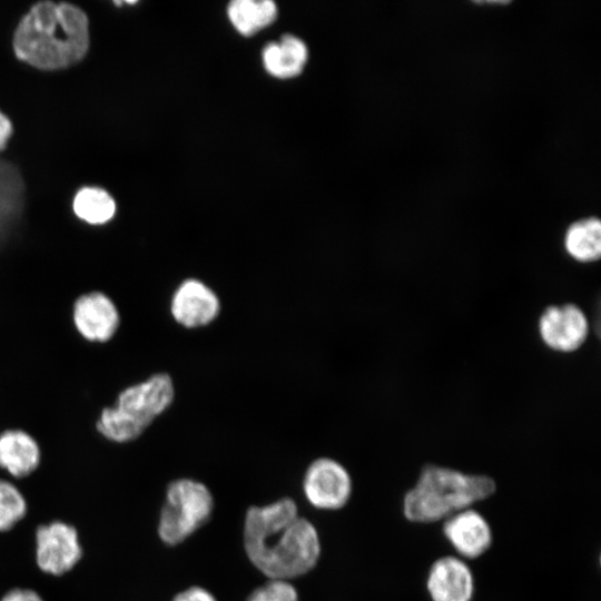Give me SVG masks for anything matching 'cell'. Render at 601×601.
I'll return each instance as SVG.
<instances>
[{"label": "cell", "instance_id": "20", "mask_svg": "<svg viewBox=\"0 0 601 601\" xmlns=\"http://www.w3.org/2000/svg\"><path fill=\"white\" fill-rule=\"evenodd\" d=\"M173 601H216V599L204 588L190 587L176 594Z\"/></svg>", "mask_w": 601, "mask_h": 601}, {"label": "cell", "instance_id": "22", "mask_svg": "<svg viewBox=\"0 0 601 601\" xmlns=\"http://www.w3.org/2000/svg\"><path fill=\"white\" fill-rule=\"evenodd\" d=\"M11 134H12L11 121L8 119L7 116H4L0 111V151L4 148Z\"/></svg>", "mask_w": 601, "mask_h": 601}, {"label": "cell", "instance_id": "14", "mask_svg": "<svg viewBox=\"0 0 601 601\" xmlns=\"http://www.w3.org/2000/svg\"><path fill=\"white\" fill-rule=\"evenodd\" d=\"M308 59V50L299 38L286 35L263 49V63L275 78L288 79L298 76Z\"/></svg>", "mask_w": 601, "mask_h": 601}, {"label": "cell", "instance_id": "21", "mask_svg": "<svg viewBox=\"0 0 601 601\" xmlns=\"http://www.w3.org/2000/svg\"><path fill=\"white\" fill-rule=\"evenodd\" d=\"M0 601H43V599L35 590L14 588L8 591Z\"/></svg>", "mask_w": 601, "mask_h": 601}, {"label": "cell", "instance_id": "11", "mask_svg": "<svg viewBox=\"0 0 601 601\" xmlns=\"http://www.w3.org/2000/svg\"><path fill=\"white\" fill-rule=\"evenodd\" d=\"M426 590L432 601H471L474 577L460 558L446 555L435 560L427 573Z\"/></svg>", "mask_w": 601, "mask_h": 601}, {"label": "cell", "instance_id": "10", "mask_svg": "<svg viewBox=\"0 0 601 601\" xmlns=\"http://www.w3.org/2000/svg\"><path fill=\"white\" fill-rule=\"evenodd\" d=\"M176 323L189 329L205 327L220 313L216 292L198 278H186L175 288L169 304Z\"/></svg>", "mask_w": 601, "mask_h": 601}, {"label": "cell", "instance_id": "19", "mask_svg": "<svg viewBox=\"0 0 601 601\" xmlns=\"http://www.w3.org/2000/svg\"><path fill=\"white\" fill-rule=\"evenodd\" d=\"M247 601H298L294 585L286 580H269L255 589Z\"/></svg>", "mask_w": 601, "mask_h": 601}, {"label": "cell", "instance_id": "6", "mask_svg": "<svg viewBox=\"0 0 601 601\" xmlns=\"http://www.w3.org/2000/svg\"><path fill=\"white\" fill-rule=\"evenodd\" d=\"M585 312L575 303L548 305L539 315L538 334L545 347L559 354L581 349L590 336Z\"/></svg>", "mask_w": 601, "mask_h": 601}, {"label": "cell", "instance_id": "18", "mask_svg": "<svg viewBox=\"0 0 601 601\" xmlns=\"http://www.w3.org/2000/svg\"><path fill=\"white\" fill-rule=\"evenodd\" d=\"M27 502L11 482L0 479V532L11 530L27 513Z\"/></svg>", "mask_w": 601, "mask_h": 601}, {"label": "cell", "instance_id": "16", "mask_svg": "<svg viewBox=\"0 0 601 601\" xmlns=\"http://www.w3.org/2000/svg\"><path fill=\"white\" fill-rule=\"evenodd\" d=\"M227 14L239 33L252 36L274 22L277 7L270 0H235L228 4Z\"/></svg>", "mask_w": 601, "mask_h": 601}, {"label": "cell", "instance_id": "5", "mask_svg": "<svg viewBox=\"0 0 601 601\" xmlns=\"http://www.w3.org/2000/svg\"><path fill=\"white\" fill-rule=\"evenodd\" d=\"M213 508V495L205 484L190 479L173 481L160 512V539L170 545L183 542L207 522Z\"/></svg>", "mask_w": 601, "mask_h": 601}, {"label": "cell", "instance_id": "4", "mask_svg": "<svg viewBox=\"0 0 601 601\" xmlns=\"http://www.w3.org/2000/svg\"><path fill=\"white\" fill-rule=\"evenodd\" d=\"M174 398L175 385L170 375L155 373L122 388L111 405L102 407L96 430L110 442H131L169 408Z\"/></svg>", "mask_w": 601, "mask_h": 601}, {"label": "cell", "instance_id": "13", "mask_svg": "<svg viewBox=\"0 0 601 601\" xmlns=\"http://www.w3.org/2000/svg\"><path fill=\"white\" fill-rule=\"evenodd\" d=\"M41 461L37 440L21 428H8L0 433V467L11 476L21 479L33 473Z\"/></svg>", "mask_w": 601, "mask_h": 601}, {"label": "cell", "instance_id": "9", "mask_svg": "<svg viewBox=\"0 0 601 601\" xmlns=\"http://www.w3.org/2000/svg\"><path fill=\"white\" fill-rule=\"evenodd\" d=\"M71 318L82 338L99 344L111 341L121 321L117 305L101 290L79 295L72 304Z\"/></svg>", "mask_w": 601, "mask_h": 601}, {"label": "cell", "instance_id": "17", "mask_svg": "<svg viewBox=\"0 0 601 601\" xmlns=\"http://www.w3.org/2000/svg\"><path fill=\"white\" fill-rule=\"evenodd\" d=\"M73 211L90 225H101L114 217L116 204L105 189L83 187L75 196Z\"/></svg>", "mask_w": 601, "mask_h": 601}, {"label": "cell", "instance_id": "7", "mask_svg": "<svg viewBox=\"0 0 601 601\" xmlns=\"http://www.w3.org/2000/svg\"><path fill=\"white\" fill-rule=\"evenodd\" d=\"M82 556L79 535L75 526L62 521L41 524L36 531V563L51 575L72 570Z\"/></svg>", "mask_w": 601, "mask_h": 601}, {"label": "cell", "instance_id": "3", "mask_svg": "<svg viewBox=\"0 0 601 601\" xmlns=\"http://www.w3.org/2000/svg\"><path fill=\"white\" fill-rule=\"evenodd\" d=\"M495 481L437 464H426L403 499V514L413 523H433L491 496Z\"/></svg>", "mask_w": 601, "mask_h": 601}, {"label": "cell", "instance_id": "1", "mask_svg": "<svg viewBox=\"0 0 601 601\" xmlns=\"http://www.w3.org/2000/svg\"><path fill=\"white\" fill-rule=\"evenodd\" d=\"M244 546L250 562L270 580L288 581L307 573L321 554L315 526L298 515L288 497L248 509Z\"/></svg>", "mask_w": 601, "mask_h": 601}, {"label": "cell", "instance_id": "8", "mask_svg": "<svg viewBox=\"0 0 601 601\" xmlns=\"http://www.w3.org/2000/svg\"><path fill=\"white\" fill-rule=\"evenodd\" d=\"M303 490L308 502L318 509L343 508L352 494V479L339 462L321 457L307 467Z\"/></svg>", "mask_w": 601, "mask_h": 601}, {"label": "cell", "instance_id": "12", "mask_svg": "<svg viewBox=\"0 0 601 601\" xmlns=\"http://www.w3.org/2000/svg\"><path fill=\"white\" fill-rule=\"evenodd\" d=\"M443 533L453 549L465 559L483 555L492 544V530L486 519L476 510H462L446 520Z\"/></svg>", "mask_w": 601, "mask_h": 601}, {"label": "cell", "instance_id": "2", "mask_svg": "<svg viewBox=\"0 0 601 601\" xmlns=\"http://www.w3.org/2000/svg\"><path fill=\"white\" fill-rule=\"evenodd\" d=\"M89 48L86 13L68 2H38L22 17L13 36L14 53L21 61L57 70L80 61Z\"/></svg>", "mask_w": 601, "mask_h": 601}, {"label": "cell", "instance_id": "15", "mask_svg": "<svg viewBox=\"0 0 601 601\" xmlns=\"http://www.w3.org/2000/svg\"><path fill=\"white\" fill-rule=\"evenodd\" d=\"M563 246L570 258L580 264H592L601 257V223L597 217L573 221L564 234Z\"/></svg>", "mask_w": 601, "mask_h": 601}]
</instances>
